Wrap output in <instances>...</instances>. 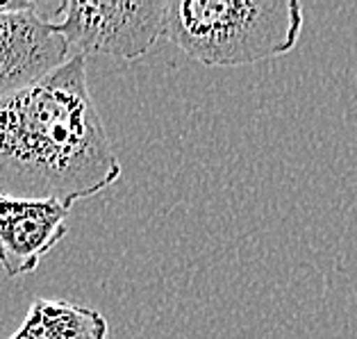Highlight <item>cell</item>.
I'll use <instances>...</instances> for the list:
<instances>
[{"mask_svg": "<svg viewBox=\"0 0 357 339\" xmlns=\"http://www.w3.org/2000/svg\"><path fill=\"white\" fill-rule=\"evenodd\" d=\"M121 162L73 55L41 80L0 98V194L34 201L98 196L121 178Z\"/></svg>", "mask_w": 357, "mask_h": 339, "instance_id": "obj_1", "label": "cell"}, {"mask_svg": "<svg viewBox=\"0 0 357 339\" xmlns=\"http://www.w3.org/2000/svg\"><path fill=\"white\" fill-rule=\"evenodd\" d=\"M68 210L57 201H34L0 194V266L7 278L37 271L68 232Z\"/></svg>", "mask_w": 357, "mask_h": 339, "instance_id": "obj_5", "label": "cell"}, {"mask_svg": "<svg viewBox=\"0 0 357 339\" xmlns=\"http://www.w3.org/2000/svg\"><path fill=\"white\" fill-rule=\"evenodd\" d=\"M167 5L155 3H82L64 0L53 21L55 32L73 55H107L116 59L144 57L164 37Z\"/></svg>", "mask_w": 357, "mask_h": 339, "instance_id": "obj_3", "label": "cell"}, {"mask_svg": "<svg viewBox=\"0 0 357 339\" xmlns=\"http://www.w3.org/2000/svg\"><path fill=\"white\" fill-rule=\"evenodd\" d=\"M298 0H171L164 37L205 66L280 57L303 32Z\"/></svg>", "mask_w": 357, "mask_h": 339, "instance_id": "obj_2", "label": "cell"}, {"mask_svg": "<svg viewBox=\"0 0 357 339\" xmlns=\"http://www.w3.org/2000/svg\"><path fill=\"white\" fill-rule=\"evenodd\" d=\"M109 324L98 310L62 299H34L10 339H107Z\"/></svg>", "mask_w": 357, "mask_h": 339, "instance_id": "obj_6", "label": "cell"}, {"mask_svg": "<svg viewBox=\"0 0 357 339\" xmlns=\"http://www.w3.org/2000/svg\"><path fill=\"white\" fill-rule=\"evenodd\" d=\"M32 7H37V3H32V0H0V14L32 10Z\"/></svg>", "mask_w": 357, "mask_h": 339, "instance_id": "obj_7", "label": "cell"}, {"mask_svg": "<svg viewBox=\"0 0 357 339\" xmlns=\"http://www.w3.org/2000/svg\"><path fill=\"white\" fill-rule=\"evenodd\" d=\"M71 57L66 41L32 10L0 14V98L41 80Z\"/></svg>", "mask_w": 357, "mask_h": 339, "instance_id": "obj_4", "label": "cell"}]
</instances>
